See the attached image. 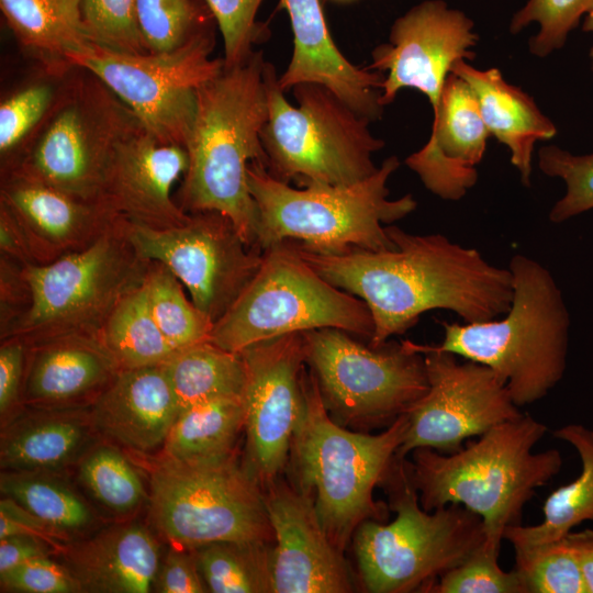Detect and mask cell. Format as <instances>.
Returning a JSON list of instances; mask_svg holds the SVG:
<instances>
[{
  "instance_id": "d6a6232c",
  "label": "cell",
  "mask_w": 593,
  "mask_h": 593,
  "mask_svg": "<svg viewBox=\"0 0 593 593\" xmlns=\"http://www.w3.org/2000/svg\"><path fill=\"white\" fill-rule=\"evenodd\" d=\"M0 490L70 538L97 522L89 504L55 471L4 470Z\"/></svg>"
},
{
  "instance_id": "ee69618b",
  "label": "cell",
  "mask_w": 593,
  "mask_h": 593,
  "mask_svg": "<svg viewBox=\"0 0 593 593\" xmlns=\"http://www.w3.org/2000/svg\"><path fill=\"white\" fill-rule=\"evenodd\" d=\"M501 548L484 541L467 560L443 574L429 593H525L515 569L504 571Z\"/></svg>"
},
{
  "instance_id": "bcb514c9",
  "label": "cell",
  "mask_w": 593,
  "mask_h": 593,
  "mask_svg": "<svg viewBox=\"0 0 593 593\" xmlns=\"http://www.w3.org/2000/svg\"><path fill=\"white\" fill-rule=\"evenodd\" d=\"M1 592L80 593L82 589L65 563L44 556L0 574Z\"/></svg>"
},
{
  "instance_id": "8fae6325",
  "label": "cell",
  "mask_w": 593,
  "mask_h": 593,
  "mask_svg": "<svg viewBox=\"0 0 593 593\" xmlns=\"http://www.w3.org/2000/svg\"><path fill=\"white\" fill-rule=\"evenodd\" d=\"M149 516L172 546L273 542L264 490L235 452L216 459L163 456L150 471Z\"/></svg>"
},
{
  "instance_id": "d4e9b609",
  "label": "cell",
  "mask_w": 593,
  "mask_h": 593,
  "mask_svg": "<svg viewBox=\"0 0 593 593\" xmlns=\"http://www.w3.org/2000/svg\"><path fill=\"white\" fill-rule=\"evenodd\" d=\"M90 410L101 435L138 452L163 447L180 412L163 365L120 370Z\"/></svg>"
},
{
  "instance_id": "b9f144b4",
  "label": "cell",
  "mask_w": 593,
  "mask_h": 593,
  "mask_svg": "<svg viewBox=\"0 0 593 593\" xmlns=\"http://www.w3.org/2000/svg\"><path fill=\"white\" fill-rule=\"evenodd\" d=\"M80 11L91 44L118 53H148L138 26L136 0H81Z\"/></svg>"
},
{
  "instance_id": "60d3db41",
  "label": "cell",
  "mask_w": 593,
  "mask_h": 593,
  "mask_svg": "<svg viewBox=\"0 0 593 593\" xmlns=\"http://www.w3.org/2000/svg\"><path fill=\"white\" fill-rule=\"evenodd\" d=\"M538 167L548 177L559 178L566 192L551 208L549 220L562 223L593 210V153L575 155L556 145L538 152Z\"/></svg>"
},
{
  "instance_id": "603a6c76",
  "label": "cell",
  "mask_w": 593,
  "mask_h": 593,
  "mask_svg": "<svg viewBox=\"0 0 593 593\" xmlns=\"http://www.w3.org/2000/svg\"><path fill=\"white\" fill-rule=\"evenodd\" d=\"M293 33L292 57L279 77L283 91L304 82L320 83L370 122L381 119L384 75L351 64L334 43L321 0H280Z\"/></svg>"
},
{
  "instance_id": "816d5d0a",
  "label": "cell",
  "mask_w": 593,
  "mask_h": 593,
  "mask_svg": "<svg viewBox=\"0 0 593 593\" xmlns=\"http://www.w3.org/2000/svg\"><path fill=\"white\" fill-rule=\"evenodd\" d=\"M60 553L53 544L29 535L0 539V574L32 559Z\"/></svg>"
},
{
  "instance_id": "484cf974",
  "label": "cell",
  "mask_w": 593,
  "mask_h": 593,
  "mask_svg": "<svg viewBox=\"0 0 593 593\" xmlns=\"http://www.w3.org/2000/svg\"><path fill=\"white\" fill-rule=\"evenodd\" d=\"M61 555L82 592L92 593H148L160 563L157 539L139 523L101 529Z\"/></svg>"
},
{
  "instance_id": "681fc988",
  "label": "cell",
  "mask_w": 593,
  "mask_h": 593,
  "mask_svg": "<svg viewBox=\"0 0 593 593\" xmlns=\"http://www.w3.org/2000/svg\"><path fill=\"white\" fill-rule=\"evenodd\" d=\"M18 535L42 538L56 546L60 553L71 539L12 499L4 496L0 502V539Z\"/></svg>"
},
{
  "instance_id": "ffe728a7",
  "label": "cell",
  "mask_w": 593,
  "mask_h": 593,
  "mask_svg": "<svg viewBox=\"0 0 593 593\" xmlns=\"http://www.w3.org/2000/svg\"><path fill=\"white\" fill-rule=\"evenodd\" d=\"M187 168L183 146L163 143L138 125L115 147L98 202L131 224L156 230L182 225L190 213L171 192Z\"/></svg>"
},
{
  "instance_id": "db71d44e",
  "label": "cell",
  "mask_w": 593,
  "mask_h": 593,
  "mask_svg": "<svg viewBox=\"0 0 593 593\" xmlns=\"http://www.w3.org/2000/svg\"><path fill=\"white\" fill-rule=\"evenodd\" d=\"M567 537L577 551L586 593H593V529L572 530Z\"/></svg>"
},
{
  "instance_id": "f907efd6",
  "label": "cell",
  "mask_w": 593,
  "mask_h": 593,
  "mask_svg": "<svg viewBox=\"0 0 593 593\" xmlns=\"http://www.w3.org/2000/svg\"><path fill=\"white\" fill-rule=\"evenodd\" d=\"M24 265L0 255V328L25 312L32 300Z\"/></svg>"
},
{
  "instance_id": "7bdbcfd3",
  "label": "cell",
  "mask_w": 593,
  "mask_h": 593,
  "mask_svg": "<svg viewBox=\"0 0 593 593\" xmlns=\"http://www.w3.org/2000/svg\"><path fill=\"white\" fill-rule=\"evenodd\" d=\"M593 7V0H528L512 18L510 32L519 33L536 22L538 33L529 41V51L547 57L563 47L569 33Z\"/></svg>"
},
{
  "instance_id": "c3c4849f",
  "label": "cell",
  "mask_w": 593,
  "mask_h": 593,
  "mask_svg": "<svg viewBox=\"0 0 593 593\" xmlns=\"http://www.w3.org/2000/svg\"><path fill=\"white\" fill-rule=\"evenodd\" d=\"M153 591L158 593L209 592L192 549L172 546L160 559Z\"/></svg>"
},
{
  "instance_id": "5b68a950",
  "label": "cell",
  "mask_w": 593,
  "mask_h": 593,
  "mask_svg": "<svg viewBox=\"0 0 593 593\" xmlns=\"http://www.w3.org/2000/svg\"><path fill=\"white\" fill-rule=\"evenodd\" d=\"M407 427L404 413L376 435L347 429L329 416L315 376L306 373L304 413L288 466L292 484L312 496L326 535L342 552L362 522L387 517L388 508L374 501L373 491L384 480Z\"/></svg>"
},
{
  "instance_id": "f35d334b",
  "label": "cell",
  "mask_w": 593,
  "mask_h": 593,
  "mask_svg": "<svg viewBox=\"0 0 593 593\" xmlns=\"http://www.w3.org/2000/svg\"><path fill=\"white\" fill-rule=\"evenodd\" d=\"M514 550V569L525 593H586L577 551L567 536Z\"/></svg>"
},
{
  "instance_id": "f6af8a7d",
  "label": "cell",
  "mask_w": 593,
  "mask_h": 593,
  "mask_svg": "<svg viewBox=\"0 0 593 593\" xmlns=\"http://www.w3.org/2000/svg\"><path fill=\"white\" fill-rule=\"evenodd\" d=\"M224 43V67L243 63L253 46L268 37V27L257 21L264 0H205Z\"/></svg>"
},
{
  "instance_id": "44dd1931",
  "label": "cell",
  "mask_w": 593,
  "mask_h": 593,
  "mask_svg": "<svg viewBox=\"0 0 593 593\" xmlns=\"http://www.w3.org/2000/svg\"><path fill=\"white\" fill-rule=\"evenodd\" d=\"M0 205L21 227L34 265L87 248L121 220L98 202L15 174L1 175Z\"/></svg>"
},
{
  "instance_id": "e575fe53",
  "label": "cell",
  "mask_w": 593,
  "mask_h": 593,
  "mask_svg": "<svg viewBox=\"0 0 593 593\" xmlns=\"http://www.w3.org/2000/svg\"><path fill=\"white\" fill-rule=\"evenodd\" d=\"M273 542L217 541L192 549L212 593H273Z\"/></svg>"
},
{
  "instance_id": "7c38bea8",
  "label": "cell",
  "mask_w": 593,
  "mask_h": 593,
  "mask_svg": "<svg viewBox=\"0 0 593 593\" xmlns=\"http://www.w3.org/2000/svg\"><path fill=\"white\" fill-rule=\"evenodd\" d=\"M79 69L59 87L49 113L1 175H20L98 202L115 147L141 124L101 80Z\"/></svg>"
},
{
  "instance_id": "d6986e66",
  "label": "cell",
  "mask_w": 593,
  "mask_h": 593,
  "mask_svg": "<svg viewBox=\"0 0 593 593\" xmlns=\"http://www.w3.org/2000/svg\"><path fill=\"white\" fill-rule=\"evenodd\" d=\"M273 530V593H347L355 581L326 535L312 496L277 479L264 489Z\"/></svg>"
},
{
  "instance_id": "f5cc1de1",
  "label": "cell",
  "mask_w": 593,
  "mask_h": 593,
  "mask_svg": "<svg viewBox=\"0 0 593 593\" xmlns=\"http://www.w3.org/2000/svg\"><path fill=\"white\" fill-rule=\"evenodd\" d=\"M0 255L26 266L33 264L25 236L15 219L0 205Z\"/></svg>"
},
{
  "instance_id": "1f68e13d",
  "label": "cell",
  "mask_w": 593,
  "mask_h": 593,
  "mask_svg": "<svg viewBox=\"0 0 593 593\" xmlns=\"http://www.w3.org/2000/svg\"><path fill=\"white\" fill-rule=\"evenodd\" d=\"M179 410L223 396H243L246 368L240 353L211 340L178 350L163 363Z\"/></svg>"
},
{
  "instance_id": "ba28073f",
  "label": "cell",
  "mask_w": 593,
  "mask_h": 593,
  "mask_svg": "<svg viewBox=\"0 0 593 593\" xmlns=\"http://www.w3.org/2000/svg\"><path fill=\"white\" fill-rule=\"evenodd\" d=\"M264 79L268 120L261 131L266 169L278 180L298 187L344 186L371 176L378 167L372 155L384 146L371 123L333 91L314 82L292 88L293 107L279 86L272 64L266 61Z\"/></svg>"
},
{
  "instance_id": "836d02e7",
  "label": "cell",
  "mask_w": 593,
  "mask_h": 593,
  "mask_svg": "<svg viewBox=\"0 0 593 593\" xmlns=\"http://www.w3.org/2000/svg\"><path fill=\"white\" fill-rule=\"evenodd\" d=\"M99 338L120 370L163 365L178 351L154 320L143 286L116 305Z\"/></svg>"
},
{
  "instance_id": "d590c367",
  "label": "cell",
  "mask_w": 593,
  "mask_h": 593,
  "mask_svg": "<svg viewBox=\"0 0 593 593\" xmlns=\"http://www.w3.org/2000/svg\"><path fill=\"white\" fill-rule=\"evenodd\" d=\"M143 287L154 320L176 350L210 340L214 323L187 298L166 266L150 261Z\"/></svg>"
},
{
  "instance_id": "8d00e7d4",
  "label": "cell",
  "mask_w": 593,
  "mask_h": 593,
  "mask_svg": "<svg viewBox=\"0 0 593 593\" xmlns=\"http://www.w3.org/2000/svg\"><path fill=\"white\" fill-rule=\"evenodd\" d=\"M77 466L81 484L109 511L126 515L144 502L139 473L114 446L97 443Z\"/></svg>"
},
{
  "instance_id": "4316f807",
  "label": "cell",
  "mask_w": 593,
  "mask_h": 593,
  "mask_svg": "<svg viewBox=\"0 0 593 593\" xmlns=\"http://www.w3.org/2000/svg\"><path fill=\"white\" fill-rule=\"evenodd\" d=\"M98 435L90 406H24L2 425L1 468L58 472L77 465L99 443Z\"/></svg>"
},
{
  "instance_id": "7a4b0ae2",
  "label": "cell",
  "mask_w": 593,
  "mask_h": 593,
  "mask_svg": "<svg viewBox=\"0 0 593 593\" xmlns=\"http://www.w3.org/2000/svg\"><path fill=\"white\" fill-rule=\"evenodd\" d=\"M265 63L262 52L254 51L198 89L186 145L188 168L175 198L188 213L215 211L227 216L251 247H256L257 210L247 168L255 160L267 163L261 143L269 113Z\"/></svg>"
},
{
  "instance_id": "6da1fadb",
  "label": "cell",
  "mask_w": 593,
  "mask_h": 593,
  "mask_svg": "<svg viewBox=\"0 0 593 593\" xmlns=\"http://www.w3.org/2000/svg\"><path fill=\"white\" fill-rule=\"evenodd\" d=\"M385 230L394 247L384 250L320 253L293 242L324 279L367 304L373 320L371 347L405 333L430 310L452 311L465 323L494 320L508 311V268L491 265L475 248L441 234H411L395 225Z\"/></svg>"
},
{
  "instance_id": "8992f818",
  "label": "cell",
  "mask_w": 593,
  "mask_h": 593,
  "mask_svg": "<svg viewBox=\"0 0 593 593\" xmlns=\"http://www.w3.org/2000/svg\"><path fill=\"white\" fill-rule=\"evenodd\" d=\"M399 166L398 157L390 156L371 176L355 183L293 188L272 177L264 163L251 161L247 182L257 210L256 247L264 250L292 240L320 253L393 248L385 226L417 205L411 193L389 198L388 181Z\"/></svg>"
},
{
  "instance_id": "ac0fdd59",
  "label": "cell",
  "mask_w": 593,
  "mask_h": 593,
  "mask_svg": "<svg viewBox=\"0 0 593 593\" xmlns=\"http://www.w3.org/2000/svg\"><path fill=\"white\" fill-rule=\"evenodd\" d=\"M474 23L443 0H426L398 18L389 43L372 51L371 70L385 72L381 103L394 101L398 92L413 88L425 94L435 113L447 78L459 60L473 59L478 43Z\"/></svg>"
},
{
  "instance_id": "7402d4cb",
  "label": "cell",
  "mask_w": 593,
  "mask_h": 593,
  "mask_svg": "<svg viewBox=\"0 0 593 593\" xmlns=\"http://www.w3.org/2000/svg\"><path fill=\"white\" fill-rule=\"evenodd\" d=\"M490 133L468 83L450 74L426 144L406 166L427 190L443 200L458 201L477 183Z\"/></svg>"
},
{
  "instance_id": "f546056e",
  "label": "cell",
  "mask_w": 593,
  "mask_h": 593,
  "mask_svg": "<svg viewBox=\"0 0 593 593\" xmlns=\"http://www.w3.org/2000/svg\"><path fill=\"white\" fill-rule=\"evenodd\" d=\"M552 436L575 449L581 472L575 480L549 494L539 524L505 529L503 538L513 548L556 541L583 522H593V429L572 423L555 429Z\"/></svg>"
},
{
  "instance_id": "4fadbf2b",
  "label": "cell",
  "mask_w": 593,
  "mask_h": 593,
  "mask_svg": "<svg viewBox=\"0 0 593 593\" xmlns=\"http://www.w3.org/2000/svg\"><path fill=\"white\" fill-rule=\"evenodd\" d=\"M302 334L306 365L329 416L342 426L388 427L428 389L424 355L406 340L374 348L337 328Z\"/></svg>"
},
{
  "instance_id": "4dcf8cb0",
  "label": "cell",
  "mask_w": 593,
  "mask_h": 593,
  "mask_svg": "<svg viewBox=\"0 0 593 593\" xmlns=\"http://www.w3.org/2000/svg\"><path fill=\"white\" fill-rule=\"evenodd\" d=\"M245 425L243 396H223L179 412L163 445V456L179 460L216 459L234 451Z\"/></svg>"
},
{
  "instance_id": "277c9868",
  "label": "cell",
  "mask_w": 593,
  "mask_h": 593,
  "mask_svg": "<svg viewBox=\"0 0 593 593\" xmlns=\"http://www.w3.org/2000/svg\"><path fill=\"white\" fill-rule=\"evenodd\" d=\"M508 269L513 298L500 320L465 324L443 321L440 344L406 343L417 353H451L491 368L521 407L545 398L562 379L570 315L556 280L540 262L516 254Z\"/></svg>"
},
{
  "instance_id": "f1b7e54d",
  "label": "cell",
  "mask_w": 593,
  "mask_h": 593,
  "mask_svg": "<svg viewBox=\"0 0 593 593\" xmlns=\"http://www.w3.org/2000/svg\"><path fill=\"white\" fill-rule=\"evenodd\" d=\"M80 1L0 0V9L21 46L42 57L57 74L70 69L69 55L91 44L85 33Z\"/></svg>"
},
{
  "instance_id": "30bf717a",
  "label": "cell",
  "mask_w": 593,
  "mask_h": 593,
  "mask_svg": "<svg viewBox=\"0 0 593 593\" xmlns=\"http://www.w3.org/2000/svg\"><path fill=\"white\" fill-rule=\"evenodd\" d=\"M327 327L370 340L373 320L361 299L329 283L286 240L262 250L259 269L214 323L210 340L240 353L264 340Z\"/></svg>"
},
{
  "instance_id": "5bb4252c",
  "label": "cell",
  "mask_w": 593,
  "mask_h": 593,
  "mask_svg": "<svg viewBox=\"0 0 593 593\" xmlns=\"http://www.w3.org/2000/svg\"><path fill=\"white\" fill-rule=\"evenodd\" d=\"M214 30L166 53L125 54L90 44L67 58L101 80L158 141L186 148L197 91L224 67L211 58Z\"/></svg>"
},
{
  "instance_id": "2e32d148",
  "label": "cell",
  "mask_w": 593,
  "mask_h": 593,
  "mask_svg": "<svg viewBox=\"0 0 593 593\" xmlns=\"http://www.w3.org/2000/svg\"><path fill=\"white\" fill-rule=\"evenodd\" d=\"M424 355L428 389L406 412L409 427L396 451L406 458L417 448L443 454L490 428L519 417L505 382L489 367L445 351Z\"/></svg>"
},
{
  "instance_id": "3957f363",
  "label": "cell",
  "mask_w": 593,
  "mask_h": 593,
  "mask_svg": "<svg viewBox=\"0 0 593 593\" xmlns=\"http://www.w3.org/2000/svg\"><path fill=\"white\" fill-rule=\"evenodd\" d=\"M547 430L523 413L468 439L456 452L413 450L409 468L421 506L428 512L451 503L466 506L482 518L485 541L501 548L505 529L522 524L536 490L562 469L559 450L533 451Z\"/></svg>"
},
{
  "instance_id": "e0dca14e",
  "label": "cell",
  "mask_w": 593,
  "mask_h": 593,
  "mask_svg": "<svg viewBox=\"0 0 593 593\" xmlns=\"http://www.w3.org/2000/svg\"><path fill=\"white\" fill-rule=\"evenodd\" d=\"M240 354L246 368L243 465L264 490L287 469L292 440L304 413L303 334L264 340Z\"/></svg>"
},
{
  "instance_id": "9c48e42d",
  "label": "cell",
  "mask_w": 593,
  "mask_h": 593,
  "mask_svg": "<svg viewBox=\"0 0 593 593\" xmlns=\"http://www.w3.org/2000/svg\"><path fill=\"white\" fill-rule=\"evenodd\" d=\"M150 261L118 220L87 248L46 265L29 264V309L0 328V339L32 345L68 335L99 336L116 305L144 283Z\"/></svg>"
},
{
  "instance_id": "74e56055",
  "label": "cell",
  "mask_w": 593,
  "mask_h": 593,
  "mask_svg": "<svg viewBox=\"0 0 593 593\" xmlns=\"http://www.w3.org/2000/svg\"><path fill=\"white\" fill-rule=\"evenodd\" d=\"M136 12L148 53L171 52L216 25L205 0H136Z\"/></svg>"
},
{
  "instance_id": "9f6ffc18",
  "label": "cell",
  "mask_w": 593,
  "mask_h": 593,
  "mask_svg": "<svg viewBox=\"0 0 593 593\" xmlns=\"http://www.w3.org/2000/svg\"><path fill=\"white\" fill-rule=\"evenodd\" d=\"M332 1L346 3V2H351V1H355V0H332Z\"/></svg>"
},
{
  "instance_id": "52a82bcc",
  "label": "cell",
  "mask_w": 593,
  "mask_h": 593,
  "mask_svg": "<svg viewBox=\"0 0 593 593\" xmlns=\"http://www.w3.org/2000/svg\"><path fill=\"white\" fill-rule=\"evenodd\" d=\"M380 485L395 518L367 519L351 539L367 592H430L486 540L482 518L466 506L451 503L432 512L421 506L406 458L395 456Z\"/></svg>"
},
{
  "instance_id": "11a10c76",
  "label": "cell",
  "mask_w": 593,
  "mask_h": 593,
  "mask_svg": "<svg viewBox=\"0 0 593 593\" xmlns=\"http://www.w3.org/2000/svg\"><path fill=\"white\" fill-rule=\"evenodd\" d=\"M583 31L593 34V7L589 10V12L584 16ZM589 55L591 59V68L593 70V44H592Z\"/></svg>"
},
{
  "instance_id": "9a60e30c",
  "label": "cell",
  "mask_w": 593,
  "mask_h": 593,
  "mask_svg": "<svg viewBox=\"0 0 593 593\" xmlns=\"http://www.w3.org/2000/svg\"><path fill=\"white\" fill-rule=\"evenodd\" d=\"M125 222V221H124ZM138 255L166 266L213 323L233 305L262 260L233 222L215 211L190 213L179 226L156 230L125 222Z\"/></svg>"
},
{
  "instance_id": "ab89813d",
  "label": "cell",
  "mask_w": 593,
  "mask_h": 593,
  "mask_svg": "<svg viewBox=\"0 0 593 593\" xmlns=\"http://www.w3.org/2000/svg\"><path fill=\"white\" fill-rule=\"evenodd\" d=\"M59 87L38 81L27 85L1 101L0 161L1 172L9 169L43 123L54 105Z\"/></svg>"
},
{
  "instance_id": "83f0119b",
  "label": "cell",
  "mask_w": 593,
  "mask_h": 593,
  "mask_svg": "<svg viewBox=\"0 0 593 593\" xmlns=\"http://www.w3.org/2000/svg\"><path fill=\"white\" fill-rule=\"evenodd\" d=\"M451 72L468 83L489 133L507 147L511 164L518 170L523 184L529 186L534 146L555 137V123L530 96L507 82L497 68L478 69L459 60Z\"/></svg>"
},
{
  "instance_id": "cb8c5ba5",
  "label": "cell",
  "mask_w": 593,
  "mask_h": 593,
  "mask_svg": "<svg viewBox=\"0 0 593 593\" xmlns=\"http://www.w3.org/2000/svg\"><path fill=\"white\" fill-rule=\"evenodd\" d=\"M120 371L99 336L68 335L27 345L25 406H90Z\"/></svg>"
},
{
  "instance_id": "7dc6e473",
  "label": "cell",
  "mask_w": 593,
  "mask_h": 593,
  "mask_svg": "<svg viewBox=\"0 0 593 593\" xmlns=\"http://www.w3.org/2000/svg\"><path fill=\"white\" fill-rule=\"evenodd\" d=\"M27 345L19 338L1 339L0 346V417L5 424L25 405L23 383Z\"/></svg>"
}]
</instances>
